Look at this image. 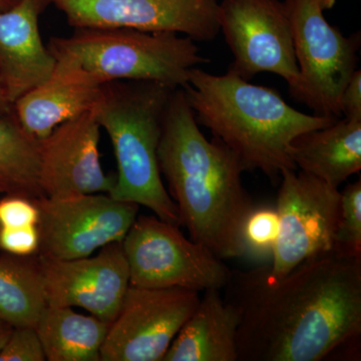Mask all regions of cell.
Here are the masks:
<instances>
[{
    "label": "cell",
    "instance_id": "cell-1",
    "mask_svg": "<svg viewBox=\"0 0 361 361\" xmlns=\"http://www.w3.org/2000/svg\"><path fill=\"white\" fill-rule=\"evenodd\" d=\"M269 264L231 270L224 299L239 313L238 361H320L361 336V257L322 254L281 279Z\"/></svg>",
    "mask_w": 361,
    "mask_h": 361
},
{
    "label": "cell",
    "instance_id": "cell-2",
    "mask_svg": "<svg viewBox=\"0 0 361 361\" xmlns=\"http://www.w3.org/2000/svg\"><path fill=\"white\" fill-rule=\"evenodd\" d=\"M158 159L190 238L221 259L242 257L244 224L256 205L242 183L245 168L219 140L206 139L182 87L169 101Z\"/></svg>",
    "mask_w": 361,
    "mask_h": 361
},
{
    "label": "cell",
    "instance_id": "cell-3",
    "mask_svg": "<svg viewBox=\"0 0 361 361\" xmlns=\"http://www.w3.org/2000/svg\"><path fill=\"white\" fill-rule=\"evenodd\" d=\"M183 89L197 122L231 149L246 171H261L271 180L287 169L297 170L290 149L298 135L338 120L301 113L274 90L229 70L216 75L196 66Z\"/></svg>",
    "mask_w": 361,
    "mask_h": 361
},
{
    "label": "cell",
    "instance_id": "cell-4",
    "mask_svg": "<svg viewBox=\"0 0 361 361\" xmlns=\"http://www.w3.org/2000/svg\"><path fill=\"white\" fill-rule=\"evenodd\" d=\"M176 89L149 80H116L104 85L94 111L115 152L118 174L111 195L144 206L166 222L180 225L159 166L164 118Z\"/></svg>",
    "mask_w": 361,
    "mask_h": 361
},
{
    "label": "cell",
    "instance_id": "cell-5",
    "mask_svg": "<svg viewBox=\"0 0 361 361\" xmlns=\"http://www.w3.org/2000/svg\"><path fill=\"white\" fill-rule=\"evenodd\" d=\"M194 42L175 32L77 28L71 37H54L47 47L56 65L80 71L99 85L149 80L183 89L192 68L208 61Z\"/></svg>",
    "mask_w": 361,
    "mask_h": 361
},
{
    "label": "cell",
    "instance_id": "cell-6",
    "mask_svg": "<svg viewBox=\"0 0 361 361\" xmlns=\"http://www.w3.org/2000/svg\"><path fill=\"white\" fill-rule=\"evenodd\" d=\"M122 246L130 286L221 290L231 274L223 259L155 215H137Z\"/></svg>",
    "mask_w": 361,
    "mask_h": 361
},
{
    "label": "cell",
    "instance_id": "cell-7",
    "mask_svg": "<svg viewBox=\"0 0 361 361\" xmlns=\"http://www.w3.org/2000/svg\"><path fill=\"white\" fill-rule=\"evenodd\" d=\"M290 20L298 85L290 94L315 115L339 118L341 97L356 70L358 44L323 16L318 0H285Z\"/></svg>",
    "mask_w": 361,
    "mask_h": 361
},
{
    "label": "cell",
    "instance_id": "cell-8",
    "mask_svg": "<svg viewBox=\"0 0 361 361\" xmlns=\"http://www.w3.org/2000/svg\"><path fill=\"white\" fill-rule=\"evenodd\" d=\"M276 211L279 232L269 273L281 279L308 259L334 252L341 193L302 171L280 175Z\"/></svg>",
    "mask_w": 361,
    "mask_h": 361
},
{
    "label": "cell",
    "instance_id": "cell-9",
    "mask_svg": "<svg viewBox=\"0 0 361 361\" xmlns=\"http://www.w3.org/2000/svg\"><path fill=\"white\" fill-rule=\"evenodd\" d=\"M218 23L234 61L228 70L250 80L271 73L286 80L289 92L299 80L290 20L280 0H222Z\"/></svg>",
    "mask_w": 361,
    "mask_h": 361
},
{
    "label": "cell",
    "instance_id": "cell-10",
    "mask_svg": "<svg viewBox=\"0 0 361 361\" xmlns=\"http://www.w3.org/2000/svg\"><path fill=\"white\" fill-rule=\"evenodd\" d=\"M39 255L87 257L111 243H121L137 217L140 206L116 200L109 194L68 198L39 197Z\"/></svg>",
    "mask_w": 361,
    "mask_h": 361
},
{
    "label": "cell",
    "instance_id": "cell-11",
    "mask_svg": "<svg viewBox=\"0 0 361 361\" xmlns=\"http://www.w3.org/2000/svg\"><path fill=\"white\" fill-rule=\"evenodd\" d=\"M200 298L188 289L130 285L109 326L101 361H163Z\"/></svg>",
    "mask_w": 361,
    "mask_h": 361
},
{
    "label": "cell",
    "instance_id": "cell-12",
    "mask_svg": "<svg viewBox=\"0 0 361 361\" xmlns=\"http://www.w3.org/2000/svg\"><path fill=\"white\" fill-rule=\"evenodd\" d=\"M75 28L175 32L210 42L220 32V0H49Z\"/></svg>",
    "mask_w": 361,
    "mask_h": 361
},
{
    "label": "cell",
    "instance_id": "cell-13",
    "mask_svg": "<svg viewBox=\"0 0 361 361\" xmlns=\"http://www.w3.org/2000/svg\"><path fill=\"white\" fill-rule=\"evenodd\" d=\"M39 258L47 305L82 308L108 323L115 319L130 287L122 242L87 257Z\"/></svg>",
    "mask_w": 361,
    "mask_h": 361
},
{
    "label": "cell",
    "instance_id": "cell-14",
    "mask_svg": "<svg viewBox=\"0 0 361 361\" xmlns=\"http://www.w3.org/2000/svg\"><path fill=\"white\" fill-rule=\"evenodd\" d=\"M101 130L94 109L61 123L39 141L42 196L111 193L115 177L106 175L102 167Z\"/></svg>",
    "mask_w": 361,
    "mask_h": 361
},
{
    "label": "cell",
    "instance_id": "cell-15",
    "mask_svg": "<svg viewBox=\"0 0 361 361\" xmlns=\"http://www.w3.org/2000/svg\"><path fill=\"white\" fill-rule=\"evenodd\" d=\"M49 4V0H18L0 11V82L13 106L56 68L39 32V16Z\"/></svg>",
    "mask_w": 361,
    "mask_h": 361
},
{
    "label": "cell",
    "instance_id": "cell-16",
    "mask_svg": "<svg viewBox=\"0 0 361 361\" xmlns=\"http://www.w3.org/2000/svg\"><path fill=\"white\" fill-rule=\"evenodd\" d=\"M104 85L56 63L51 77L13 104V114L26 134L39 142L61 123L94 110Z\"/></svg>",
    "mask_w": 361,
    "mask_h": 361
},
{
    "label": "cell",
    "instance_id": "cell-17",
    "mask_svg": "<svg viewBox=\"0 0 361 361\" xmlns=\"http://www.w3.org/2000/svg\"><path fill=\"white\" fill-rule=\"evenodd\" d=\"M204 292L163 361H238V311L226 302L219 289Z\"/></svg>",
    "mask_w": 361,
    "mask_h": 361
},
{
    "label": "cell",
    "instance_id": "cell-18",
    "mask_svg": "<svg viewBox=\"0 0 361 361\" xmlns=\"http://www.w3.org/2000/svg\"><path fill=\"white\" fill-rule=\"evenodd\" d=\"M290 157L299 170L339 188L361 169V121L343 116L298 135Z\"/></svg>",
    "mask_w": 361,
    "mask_h": 361
},
{
    "label": "cell",
    "instance_id": "cell-19",
    "mask_svg": "<svg viewBox=\"0 0 361 361\" xmlns=\"http://www.w3.org/2000/svg\"><path fill=\"white\" fill-rule=\"evenodd\" d=\"M110 323L73 307L47 305L35 325L49 361H101Z\"/></svg>",
    "mask_w": 361,
    "mask_h": 361
},
{
    "label": "cell",
    "instance_id": "cell-20",
    "mask_svg": "<svg viewBox=\"0 0 361 361\" xmlns=\"http://www.w3.org/2000/svg\"><path fill=\"white\" fill-rule=\"evenodd\" d=\"M47 306L39 255H0V319L35 327Z\"/></svg>",
    "mask_w": 361,
    "mask_h": 361
},
{
    "label": "cell",
    "instance_id": "cell-21",
    "mask_svg": "<svg viewBox=\"0 0 361 361\" xmlns=\"http://www.w3.org/2000/svg\"><path fill=\"white\" fill-rule=\"evenodd\" d=\"M0 195L42 196L39 142L26 134L13 111L0 116Z\"/></svg>",
    "mask_w": 361,
    "mask_h": 361
},
{
    "label": "cell",
    "instance_id": "cell-22",
    "mask_svg": "<svg viewBox=\"0 0 361 361\" xmlns=\"http://www.w3.org/2000/svg\"><path fill=\"white\" fill-rule=\"evenodd\" d=\"M279 219L276 207L255 205L244 224L242 233L243 256L252 262L271 263L276 245Z\"/></svg>",
    "mask_w": 361,
    "mask_h": 361
},
{
    "label": "cell",
    "instance_id": "cell-23",
    "mask_svg": "<svg viewBox=\"0 0 361 361\" xmlns=\"http://www.w3.org/2000/svg\"><path fill=\"white\" fill-rule=\"evenodd\" d=\"M341 193V214L334 252L349 257H361V180L348 185Z\"/></svg>",
    "mask_w": 361,
    "mask_h": 361
},
{
    "label": "cell",
    "instance_id": "cell-24",
    "mask_svg": "<svg viewBox=\"0 0 361 361\" xmlns=\"http://www.w3.org/2000/svg\"><path fill=\"white\" fill-rule=\"evenodd\" d=\"M44 348L32 326L13 327L0 351V361H44Z\"/></svg>",
    "mask_w": 361,
    "mask_h": 361
},
{
    "label": "cell",
    "instance_id": "cell-25",
    "mask_svg": "<svg viewBox=\"0 0 361 361\" xmlns=\"http://www.w3.org/2000/svg\"><path fill=\"white\" fill-rule=\"evenodd\" d=\"M39 221V211L35 199L20 195H6L0 198V226H37Z\"/></svg>",
    "mask_w": 361,
    "mask_h": 361
},
{
    "label": "cell",
    "instance_id": "cell-26",
    "mask_svg": "<svg viewBox=\"0 0 361 361\" xmlns=\"http://www.w3.org/2000/svg\"><path fill=\"white\" fill-rule=\"evenodd\" d=\"M39 249L37 226L4 227L0 226V251L16 256L37 255Z\"/></svg>",
    "mask_w": 361,
    "mask_h": 361
},
{
    "label": "cell",
    "instance_id": "cell-27",
    "mask_svg": "<svg viewBox=\"0 0 361 361\" xmlns=\"http://www.w3.org/2000/svg\"><path fill=\"white\" fill-rule=\"evenodd\" d=\"M341 109L344 118L361 121V71L355 70L341 97Z\"/></svg>",
    "mask_w": 361,
    "mask_h": 361
},
{
    "label": "cell",
    "instance_id": "cell-28",
    "mask_svg": "<svg viewBox=\"0 0 361 361\" xmlns=\"http://www.w3.org/2000/svg\"><path fill=\"white\" fill-rule=\"evenodd\" d=\"M13 106L9 102L8 97L6 94L4 87H2L1 82H0V116L9 115L13 113Z\"/></svg>",
    "mask_w": 361,
    "mask_h": 361
},
{
    "label": "cell",
    "instance_id": "cell-29",
    "mask_svg": "<svg viewBox=\"0 0 361 361\" xmlns=\"http://www.w3.org/2000/svg\"><path fill=\"white\" fill-rule=\"evenodd\" d=\"M13 327L11 324L0 319V351L4 348V344L6 343L7 339L11 336Z\"/></svg>",
    "mask_w": 361,
    "mask_h": 361
},
{
    "label": "cell",
    "instance_id": "cell-30",
    "mask_svg": "<svg viewBox=\"0 0 361 361\" xmlns=\"http://www.w3.org/2000/svg\"><path fill=\"white\" fill-rule=\"evenodd\" d=\"M336 0H318L320 7L323 9V11H329L336 4Z\"/></svg>",
    "mask_w": 361,
    "mask_h": 361
},
{
    "label": "cell",
    "instance_id": "cell-31",
    "mask_svg": "<svg viewBox=\"0 0 361 361\" xmlns=\"http://www.w3.org/2000/svg\"><path fill=\"white\" fill-rule=\"evenodd\" d=\"M18 0H0V11L11 8Z\"/></svg>",
    "mask_w": 361,
    "mask_h": 361
}]
</instances>
